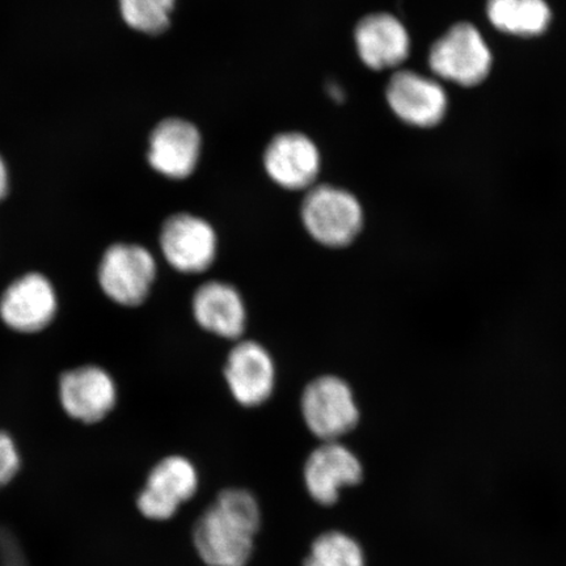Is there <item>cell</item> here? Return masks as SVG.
<instances>
[{"label":"cell","instance_id":"cell-3","mask_svg":"<svg viewBox=\"0 0 566 566\" xmlns=\"http://www.w3.org/2000/svg\"><path fill=\"white\" fill-rule=\"evenodd\" d=\"M493 56L483 34L467 21L452 25L430 48L429 67L437 76L473 87L490 75Z\"/></svg>","mask_w":566,"mask_h":566},{"label":"cell","instance_id":"cell-15","mask_svg":"<svg viewBox=\"0 0 566 566\" xmlns=\"http://www.w3.org/2000/svg\"><path fill=\"white\" fill-rule=\"evenodd\" d=\"M359 59L371 70L399 67L410 53L407 28L389 13H371L359 20L356 32Z\"/></svg>","mask_w":566,"mask_h":566},{"label":"cell","instance_id":"cell-12","mask_svg":"<svg viewBox=\"0 0 566 566\" xmlns=\"http://www.w3.org/2000/svg\"><path fill=\"white\" fill-rule=\"evenodd\" d=\"M147 160L168 179L184 180L196 171L201 157V134L186 119L167 118L148 140Z\"/></svg>","mask_w":566,"mask_h":566},{"label":"cell","instance_id":"cell-14","mask_svg":"<svg viewBox=\"0 0 566 566\" xmlns=\"http://www.w3.org/2000/svg\"><path fill=\"white\" fill-rule=\"evenodd\" d=\"M265 171L281 188L303 190L314 187L321 172V154L302 133L274 137L264 153Z\"/></svg>","mask_w":566,"mask_h":566},{"label":"cell","instance_id":"cell-6","mask_svg":"<svg viewBox=\"0 0 566 566\" xmlns=\"http://www.w3.org/2000/svg\"><path fill=\"white\" fill-rule=\"evenodd\" d=\"M197 490L198 473L193 463L180 455L167 457L148 472L137 497L138 512L155 522L171 520Z\"/></svg>","mask_w":566,"mask_h":566},{"label":"cell","instance_id":"cell-20","mask_svg":"<svg viewBox=\"0 0 566 566\" xmlns=\"http://www.w3.org/2000/svg\"><path fill=\"white\" fill-rule=\"evenodd\" d=\"M23 458L13 437L0 430V490L19 475Z\"/></svg>","mask_w":566,"mask_h":566},{"label":"cell","instance_id":"cell-4","mask_svg":"<svg viewBox=\"0 0 566 566\" xmlns=\"http://www.w3.org/2000/svg\"><path fill=\"white\" fill-rule=\"evenodd\" d=\"M157 272V261L147 248L117 243L104 252L97 281L112 302L124 307H138L150 295Z\"/></svg>","mask_w":566,"mask_h":566},{"label":"cell","instance_id":"cell-5","mask_svg":"<svg viewBox=\"0 0 566 566\" xmlns=\"http://www.w3.org/2000/svg\"><path fill=\"white\" fill-rule=\"evenodd\" d=\"M304 422L324 442L350 433L359 421L352 388L334 375L317 378L304 388L301 401Z\"/></svg>","mask_w":566,"mask_h":566},{"label":"cell","instance_id":"cell-8","mask_svg":"<svg viewBox=\"0 0 566 566\" xmlns=\"http://www.w3.org/2000/svg\"><path fill=\"white\" fill-rule=\"evenodd\" d=\"M59 311L53 283L30 272L12 281L0 296V321L19 334H38L51 325Z\"/></svg>","mask_w":566,"mask_h":566},{"label":"cell","instance_id":"cell-11","mask_svg":"<svg viewBox=\"0 0 566 566\" xmlns=\"http://www.w3.org/2000/svg\"><path fill=\"white\" fill-rule=\"evenodd\" d=\"M303 475L311 497L317 504L331 506L336 504L344 488L363 481L364 469L346 446L329 441L311 452Z\"/></svg>","mask_w":566,"mask_h":566},{"label":"cell","instance_id":"cell-19","mask_svg":"<svg viewBox=\"0 0 566 566\" xmlns=\"http://www.w3.org/2000/svg\"><path fill=\"white\" fill-rule=\"evenodd\" d=\"M176 0H119V12L127 25L146 34H160L171 23Z\"/></svg>","mask_w":566,"mask_h":566},{"label":"cell","instance_id":"cell-10","mask_svg":"<svg viewBox=\"0 0 566 566\" xmlns=\"http://www.w3.org/2000/svg\"><path fill=\"white\" fill-rule=\"evenodd\" d=\"M388 105L401 122L417 127H433L442 122L449 101L434 80L415 71L401 70L387 84Z\"/></svg>","mask_w":566,"mask_h":566},{"label":"cell","instance_id":"cell-2","mask_svg":"<svg viewBox=\"0 0 566 566\" xmlns=\"http://www.w3.org/2000/svg\"><path fill=\"white\" fill-rule=\"evenodd\" d=\"M301 214L310 235L329 248L348 247L364 228V209L357 197L332 186L310 188Z\"/></svg>","mask_w":566,"mask_h":566},{"label":"cell","instance_id":"cell-21","mask_svg":"<svg viewBox=\"0 0 566 566\" xmlns=\"http://www.w3.org/2000/svg\"><path fill=\"white\" fill-rule=\"evenodd\" d=\"M10 190V175L6 161L0 157V202L4 200Z\"/></svg>","mask_w":566,"mask_h":566},{"label":"cell","instance_id":"cell-16","mask_svg":"<svg viewBox=\"0 0 566 566\" xmlns=\"http://www.w3.org/2000/svg\"><path fill=\"white\" fill-rule=\"evenodd\" d=\"M192 310L198 325L210 334L230 339L244 334V302L238 290L229 283L205 282L195 293Z\"/></svg>","mask_w":566,"mask_h":566},{"label":"cell","instance_id":"cell-7","mask_svg":"<svg viewBox=\"0 0 566 566\" xmlns=\"http://www.w3.org/2000/svg\"><path fill=\"white\" fill-rule=\"evenodd\" d=\"M159 244L163 256L177 272L198 274L214 263L218 239L212 226L200 217L177 212L163 223Z\"/></svg>","mask_w":566,"mask_h":566},{"label":"cell","instance_id":"cell-17","mask_svg":"<svg viewBox=\"0 0 566 566\" xmlns=\"http://www.w3.org/2000/svg\"><path fill=\"white\" fill-rule=\"evenodd\" d=\"M486 17L502 33L537 38L547 32L552 11L547 0H488Z\"/></svg>","mask_w":566,"mask_h":566},{"label":"cell","instance_id":"cell-18","mask_svg":"<svg viewBox=\"0 0 566 566\" xmlns=\"http://www.w3.org/2000/svg\"><path fill=\"white\" fill-rule=\"evenodd\" d=\"M303 566H366V558L356 539L339 531H329L313 543Z\"/></svg>","mask_w":566,"mask_h":566},{"label":"cell","instance_id":"cell-9","mask_svg":"<svg viewBox=\"0 0 566 566\" xmlns=\"http://www.w3.org/2000/svg\"><path fill=\"white\" fill-rule=\"evenodd\" d=\"M59 398L63 412L84 424L102 422L115 410L116 381L101 366L86 365L62 374Z\"/></svg>","mask_w":566,"mask_h":566},{"label":"cell","instance_id":"cell-13","mask_svg":"<svg viewBox=\"0 0 566 566\" xmlns=\"http://www.w3.org/2000/svg\"><path fill=\"white\" fill-rule=\"evenodd\" d=\"M224 377L240 406L253 408L264 405L271 398L275 384L271 354L258 343H239L229 354Z\"/></svg>","mask_w":566,"mask_h":566},{"label":"cell","instance_id":"cell-1","mask_svg":"<svg viewBox=\"0 0 566 566\" xmlns=\"http://www.w3.org/2000/svg\"><path fill=\"white\" fill-rule=\"evenodd\" d=\"M261 525L259 502L251 492L222 491L197 521L193 543L208 566H245Z\"/></svg>","mask_w":566,"mask_h":566}]
</instances>
